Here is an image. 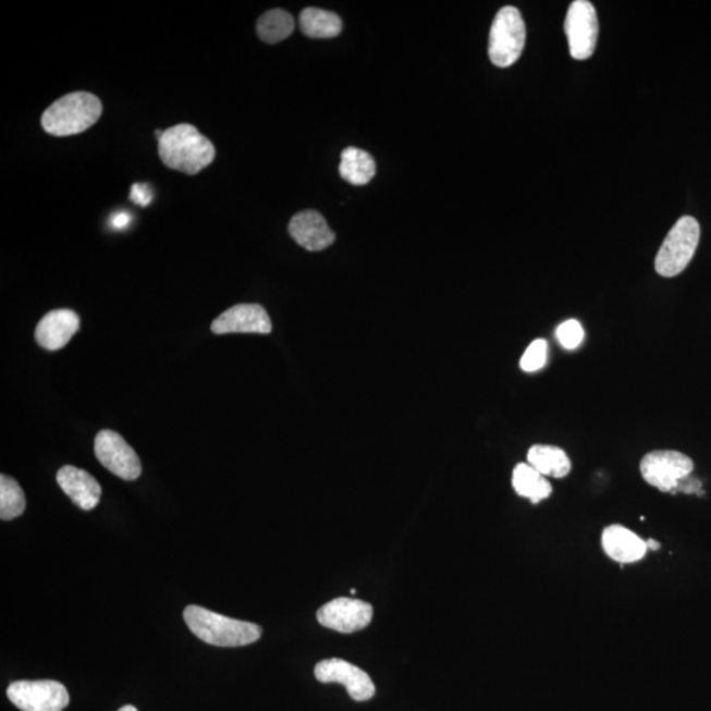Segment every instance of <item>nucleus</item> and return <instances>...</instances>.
I'll use <instances>...</instances> for the list:
<instances>
[{"instance_id":"obj_19","label":"nucleus","mask_w":711,"mask_h":711,"mask_svg":"<svg viewBox=\"0 0 711 711\" xmlns=\"http://www.w3.org/2000/svg\"><path fill=\"white\" fill-rule=\"evenodd\" d=\"M302 33L311 39H332L343 29L342 19L331 11L308 8L301 12Z\"/></svg>"},{"instance_id":"obj_7","label":"nucleus","mask_w":711,"mask_h":711,"mask_svg":"<svg viewBox=\"0 0 711 711\" xmlns=\"http://www.w3.org/2000/svg\"><path fill=\"white\" fill-rule=\"evenodd\" d=\"M8 697L23 711H62L71 702V696L64 685L53 679H23L12 683Z\"/></svg>"},{"instance_id":"obj_5","label":"nucleus","mask_w":711,"mask_h":711,"mask_svg":"<svg viewBox=\"0 0 711 711\" xmlns=\"http://www.w3.org/2000/svg\"><path fill=\"white\" fill-rule=\"evenodd\" d=\"M526 44L520 11L506 5L495 15L489 36V57L495 66L508 68L519 60Z\"/></svg>"},{"instance_id":"obj_21","label":"nucleus","mask_w":711,"mask_h":711,"mask_svg":"<svg viewBox=\"0 0 711 711\" xmlns=\"http://www.w3.org/2000/svg\"><path fill=\"white\" fill-rule=\"evenodd\" d=\"M294 19L285 10H270L257 21V35L268 44L286 40L294 33Z\"/></svg>"},{"instance_id":"obj_15","label":"nucleus","mask_w":711,"mask_h":711,"mask_svg":"<svg viewBox=\"0 0 711 711\" xmlns=\"http://www.w3.org/2000/svg\"><path fill=\"white\" fill-rule=\"evenodd\" d=\"M57 482L64 493L85 512H90L97 507L100 497H102V488L99 482L86 470L73 467V465H65L57 471Z\"/></svg>"},{"instance_id":"obj_13","label":"nucleus","mask_w":711,"mask_h":711,"mask_svg":"<svg viewBox=\"0 0 711 711\" xmlns=\"http://www.w3.org/2000/svg\"><path fill=\"white\" fill-rule=\"evenodd\" d=\"M81 320L77 312L60 308L47 314L35 331V339L40 347L48 351H59L64 348L71 342L75 333L78 332Z\"/></svg>"},{"instance_id":"obj_12","label":"nucleus","mask_w":711,"mask_h":711,"mask_svg":"<svg viewBox=\"0 0 711 711\" xmlns=\"http://www.w3.org/2000/svg\"><path fill=\"white\" fill-rule=\"evenodd\" d=\"M272 320H270L266 308L257 304H242L229 308L213 320L211 331L217 335L225 333H261L268 335L272 332Z\"/></svg>"},{"instance_id":"obj_20","label":"nucleus","mask_w":711,"mask_h":711,"mask_svg":"<svg viewBox=\"0 0 711 711\" xmlns=\"http://www.w3.org/2000/svg\"><path fill=\"white\" fill-rule=\"evenodd\" d=\"M513 488L518 495L539 503L552 493V486L543 475L528 463H520L513 471Z\"/></svg>"},{"instance_id":"obj_8","label":"nucleus","mask_w":711,"mask_h":711,"mask_svg":"<svg viewBox=\"0 0 711 711\" xmlns=\"http://www.w3.org/2000/svg\"><path fill=\"white\" fill-rule=\"evenodd\" d=\"M599 30V19L593 4L588 0H576L571 4L566 12L565 34L571 56L575 60H587L594 53Z\"/></svg>"},{"instance_id":"obj_23","label":"nucleus","mask_w":711,"mask_h":711,"mask_svg":"<svg viewBox=\"0 0 711 711\" xmlns=\"http://www.w3.org/2000/svg\"><path fill=\"white\" fill-rule=\"evenodd\" d=\"M547 354H549V344L545 340L537 339L530 344L520 358V368L527 373L537 372L542 369L547 361Z\"/></svg>"},{"instance_id":"obj_14","label":"nucleus","mask_w":711,"mask_h":711,"mask_svg":"<svg viewBox=\"0 0 711 711\" xmlns=\"http://www.w3.org/2000/svg\"><path fill=\"white\" fill-rule=\"evenodd\" d=\"M289 234L306 250L319 252L335 242V234L318 211L306 210L294 216L289 223Z\"/></svg>"},{"instance_id":"obj_9","label":"nucleus","mask_w":711,"mask_h":711,"mask_svg":"<svg viewBox=\"0 0 711 711\" xmlns=\"http://www.w3.org/2000/svg\"><path fill=\"white\" fill-rule=\"evenodd\" d=\"M94 452L100 464L111 474L134 481L142 475V463L137 453L122 436L111 430L98 432L94 440Z\"/></svg>"},{"instance_id":"obj_1","label":"nucleus","mask_w":711,"mask_h":711,"mask_svg":"<svg viewBox=\"0 0 711 711\" xmlns=\"http://www.w3.org/2000/svg\"><path fill=\"white\" fill-rule=\"evenodd\" d=\"M159 155L163 166L195 175L210 166L217 150L194 125L182 123L163 131L159 138Z\"/></svg>"},{"instance_id":"obj_18","label":"nucleus","mask_w":711,"mask_h":711,"mask_svg":"<svg viewBox=\"0 0 711 711\" xmlns=\"http://www.w3.org/2000/svg\"><path fill=\"white\" fill-rule=\"evenodd\" d=\"M342 179L351 185L363 186L369 184L376 174L373 157L363 149L355 147L345 148L339 166Z\"/></svg>"},{"instance_id":"obj_27","label":"nucleus","mask_w":711,"mask_h":711,"mask_svg":"<svg viewBox=\"0 0 711 711\" xmlns=\"http://www.w3.org/2000/svg\"><path fill=\"white\" fill-rule=\"evenodd\" d=\"M647 549H651L653 551H658L660 549V544L657 542V540L650 539L647 540Z\"/></svg>"},{"instance_id":"obj_2","label":"nucleus","mask_w":711,"mask_h":711,"mask_svg":"<svg viewBox=\"0 0 711 711\" xmlns=\"http://www.w3.org/2000/svg\"><path fill=\"white\" fill-rule=\"evenodd\" d=\"M184 618L195 637L218 647L248 646L259 640L262 634V628L255 623L232 620L197 605L187 606Z\"/></svg>"},{"instance_id":"obj_24","label":"nucleus","mask_w":711,"mask_h":711,"mask_svg":"<svg viewBox=\"0 0 711 711\" xmlns=\"http://www.w3.org/2000/svg\"><path fill=\"white\" fill-rule=\"evenodd\" d=\"M556 335L564 348L575 350L584 340L583 326L575 319L566 320V322L559 326Z\"/></svg>"},{"instance_id":"obj_26","label":"nucleus","mask_w":711,"mask_h":711,"mask_svg":"<svg viewBox=\"0 0 711 711\" xmlns=\"http://www.w3.org/2000/svg\"><path fill=\"white\" fill-rule=\"evenodd\" d=\"M131 223V217L128 213L119 212L117 216H113L111 219V224L115 230L125 229Z\"/></svg>"},{"instance_id":"obj_3","label":"nucleus","mask_w":711,"mask_h":711,"mask_svg":"<svg viewBox=\"0 0 711 711\" xmlns=\"http://www.w3.org/2000/svg\"><path fill=\"white\" fill-rule=\"evenodd\" d=\"M103 106L91 93L75 91L57 99L41 117L44 131L65 137L82 134L102 117Z\"/></svg>"},{"instance_id":"obj_10","label":"nucleus","mask_w":711,"mask_h":711,"mask_svg":"<svg viewBox=\"0 0 711 711\" xmlns=\"http://www.w3.org/2000/svg\"><path fill=\"white\" fill-rule=\"evenodd\" d=\"M317 618L320 625L330 630L352 634L369 626L373 618V606L361 600L340 597L320 608Z\"/></svg>"},{"instance_id":"obj_25","label":"nucleus","mask_w":711,"mask_h":711,"mask_svg":"<svg viewBox=\"0 0 711 711\" xmlns=\"http://www.w3.org/2000/svg\"><path fill=\"white\" fill-rule=\"evenodd\" d=\"M130 198L132 203L147 207L154 199V191L148 184H134L131 187Z\"/></svg>"},{"instance_id":"obj_6","label":"nucleus","mask_w":711,"mask_h":711,"mask_svg":"<svg viewBox=\"0 0 711 711\" xmlns=\"http://www.w3.org/2000/svg\"><path fill=\"white\" fill-rule=\"evenodd\" d=\"M694 469L691 458L677 451H653L640 462V474L646 482L664 493L676 492Z\"/></svg>"},{"instance_id":"obj_4","label":"nucleus","mask_w":711,"mask_h":711,"mask_svg":"<svg viewBox=\"0 0 711 711\" xmlns=\"http://www.w3.org/2000/svg\"><path fill=\"white\" fill-rule=\"evenodd\" d=\"M700 235V224L695 218H679L659 249L655 260L657 272L669 279L683 273L694 259Z\"/></svg>"},{"instance_id":"obj_16","label":"nucleus","mask_w":711,"mask_h":711,"mask_svg":"<svg viewBox=\"0 0 711 711\" xmlns=\"http://www.w3.org/2000/svg\"><path fill=\"white\" fill-rule=\"evenodd\" d=\"M603 551L614 562L637 563L647 552V543L637 534L621 525L609 526L602 532Z\"/></svg>"},{"instance_id":"obj_22","label":"nucleus","mask_w":711,"mask_h":711,"mask_svg":"<svg viewBox=\"0 0 711 711\" xmlns=\"http://www.w3.org/2000/svg\"><path fill=\"white\" fill-rule=\"evenodd\" d=\"M27 501L21 486L8 475L0 476V518L12 520L24 513Z\"/></svg>"},{"instance_id":"obj_17","label":"nucleus","mask_w":711,"mask_h":711,"mask_svg":"<svg viewBox=\"0 0 711 711\" xmlns=\"http://www.w3.org/2000/svg\"><path fill=\"white\" fill-rule=\"evenodd\" d=\"M527 462L540 475L555 478L568 476L572 468L568 455L555 445H532L527 453Z\"/></svg>"},{"instance_id":"obj_28","label":"nucleus","mask_w":711,"mask_h":711,"mask_svg":"<svg viewBox=\"0 0 711 711\" xmlns=\"http://www.w3.org/2000/svg\"><path fill=\"white\" fill-rule=\"evenodd\" d=\"M118 711H137L135 707H132V704H127V707H123L122 709H119Z\"/></svg>"},{"instance_id":"obj_11","label":"nucleus","mask_w":711,"mask_h":711,"mask_svg":"<svg viewBox=\"0 0 711 711\" xmlns=\"http://www.w3.org/2000/svg\"><path fill=\"white\" fill-rule=\"evenodd\" d=\"M316 677L323 684H342L352 700L364 702L376 695L372 678L358 666L343 659H326L316 666Z\"/></svg>"}]
</instances>
